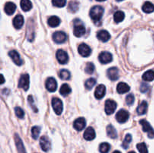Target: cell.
I'll return each instance as SVG.
<instances>
[{
	"label": "cell",
	"instance_id": "20",
	"mask_svg": "<svg viewBox=\"0 0 154 153\" xmlns=\"http://www.w3.org/2000/svg\"><path fill=\"white\" fill-rule=\"evenodd\" d=\"M96 137V132H95L94 129L92 127H89L86 129L85 132L84 134V138L86 140H93Z\"/></svg>",
	"mask_w": 154,
	"mask_h": 153
},
{
	"label": "cell",
	"instance_id": "48",
	"mask_svg": "<svg viewBox=\"0 0 154 153\" xmlns=\"http://www.w3.org/2000/svg\"><path fill=\"white\" fill-rule=\"evenodd\" d=\"M96 1H98V2H104V1H105V0H96Z\"/></svg>",
	"mask_w": 154,
	"mask_h": 153
},
{
	"label": "cell",
	"instance_id": "41",
	"mask_svg": "<svg viewBox=\"0 0 154 153\" xmlns=\"http://www.w3.org/2000/svg\"><path fill=\"white\" fill-rule=\"evenodd\" d=\"M94 70H95L94 64H93L92 62L87 63V66H86L85 68L86 73L89 74H93V72H94Z\"/></svg>",
	"mask_w": 154,
	"mask_h": 153
},
{
	"label": "cell",
	"instance_id": "17",
	"mask_svg": "<svg viewBox=\"0 0 154 153\" xmlns=\"http://www.w3.org/2000/svg\"><path fill=\"white\" fill-rule=\"evenodd\" d=\"M8 55H9V56L11 58L12 61H13L14 62L17 64V65H18V66L22 65L23 61H22V59H21L19 53H18L16 50L10 51V52H8Z\"/></svg>",
	"mask_w": 154,
	"mask_h": 153
},
{
	"label": "cell",
	"instance_id": "21",
	"mask_svg": "<svg viewBox=\"0 0 154 153\" xmlns=\"http://www.w3.org/2000/svg\"><path fill=\"white\" fill-rule=\"evenodd\" d=\"M97 38L102 42H107L111 38V34L106 30H100L97 33Z\"/></svg>",
	"mask_w": 154,
	"mask_h": 153
},
{
	"label": "cell",
	"instance_id": "18",
	"mask_svg": "<svg viewBox=\"0 0 154 153\" xmlns=\"http://www.w3.org/2000/svg\"><path fill=\"white\" fill-rule=\"evenodd\" d=\"M105 92H106V88H105V86L104 85H102V84H100V85H99L96 87V90H95V97L98 100L102 99L105 96Z\"/></svg>",
	"mask_w": 154,
	"mask_h": 153
},
{
	"label": "cell",
	"instance_id": "15",
	"mask_svg": "<svg viewBox=\"0 0 154 153\" xmlns=\"http://www.w3.org/2000/svg\"><path fill=\"white\" fill-rule=\"evenodd\" d=\"M14 141L15 144H16L17 149L18 153H26V152L25 147H24L23 143L22 140L20 139V137L19 136V135L17 134H14Z\"/></svg>",
	"mask_w": 154,
	"mask_h": 153
},
{
	"label": "cell",
	"instance_id": "25",
	"mask_svg": "<svg viewBox=\"0 0 154 153\" xmlns=\"http://www.w3.org/2000/svg\"><path fill=\"white\" fill-rule=\"evenodd\" d=\"M48 23L51 27H57L60 23V19L57 16H52L48 19Z\"/></svg>",
	"mask_w": 154,
	"mask_h": 153
},
{
	"label": "cell",
	"instance_id": "26",
	"mask_svg": "<svg viewBox=\"0 0 154 153\" xmlns=\"http://www.w3.org/2000/svg\"><path fill=\"white\" fill-rule=\"evenodd\" d=\"M143 11L147 14H150L154 11V4L150 2H146L142 6Z\"/></svg>",
	"mask_w": 154,
	"mask_h": 153
},
{
	"label": "cell",
	"instance_id": "37",
	"mask_svg": "<svg viewBox=\"0 0 154 153\" xmlns=\"http://www.w3.org/2000/svg\"><path fill=\"white\" fill-rule=\"evenodd\" d=\"M40 131H41V128L40 127H38V126H34V127L32 128L31 133H32V136L33 139L35 140L38 139L39 134H40Z\"/></svg>",
	"mask_w": 154,
	"mask_h": 153
},
{
	"label": "cell",
	"instance_id": "22",
	"mask_svg": "<svg viewBox=\"0 0 154 153\" xmlns=\"http://www.w3.org/2000/svg\"><path fill=\"white\" fill-rule=\"evenodd\" d=\"M23 22L24 19L22 15H17L13 20V26L17 29H20V28H22L23 25Z\"/></svg>",
	"mask_w": 154,
	"mask_h": 153
},
{
	"label": "cell",
	"instance_id": "24",
	"mask_svg": "<svg viewBox=\"0 0 154 153\" xmlns=\"http://www.w3.org/2000/svg\"><path fill=\"white\" fill-rule=\"evenodd\" d=\"M129 90H130V87L126 82H120L117 86V91L119 94H124L129 92Z\"/></svg>",
	"mask_w": 154,
	"mask_h": 153
},
{
	"label": "cell",
	"instance_id": "12",
	"mask_svg": "<svg viewBox=\"0 0 154 153\" xmlns=\"http://www.w3.org/2000/svg\"><path fill=\"white\" fill-rule=\"evenodd\" d=\"M99 60L102 64H108L112 62L113 56L110 52H102L99 54Z\"/></svg>",
	"mask_w": 154,
	"mask_h": 153
},
{
	"label": "cell",
	"instance_id": "28",
	"mask_svg": "<svg viewBox=\"0 0 154 153\" xmlns=\"http://www.w3.org/2000/svg\"><path fill=\"white\" fill-rule=\"evenodd\" d=\"M107 134L109 137L112 138V139H115L117 136V133L116 129L114 128V126H112L111 124H109L107 127Z\"/></svg>",
	"mask_w": 154,
	"mask_h": 153
},
{
	"label": "cell",
	"instance_id": "50",
	"mask_svg": "<svg viewBox=\"0 0 154 153\" xmlns=\"http://www.w3.org/2000/svg\"><path fill=\"white\" fill-rule=\"evenodd\" d=\"M116 1H117V2H121V1H123V0H116Z\"/></svg>",
	"mask_w": 154,
	"mask_h": 153
},
{
	"label": "cell",
	"instance_id": "34",
	"mask_svg": "<svg viewBox=\"0 0 154 153\" xmlns=\"http://www.w3.org/2000/svg\"><path fill=\"white\" fill-rule=\"evenodd\" d=\"M132 136H131V134H126V136H125L124 140H123V143H122V147H123V148H127L128 147H129L130 142H132Z\"/></svg>",
	"mask_w": 154,
	"mask_h": 153
},
{
	"label": "cell",
	"instance_id": "33",
	"mask_svg": "<svg viewBox=\"0 0 154 153\" xmlns=\"http://www.w3.org/2000/svg\"><path fill=\"white\" fill-rule=\"evenodd\" d=\"M60 77L61 78L62 80H69L71 77L70 72L68 70H66V69H63V70H60Z\"/></svg>",
	"mask_w": 154,
	"mask_h": 153
},
{
	"label": "cell",
	"instance_id": "43",
	"mask_svg": "<svg viewBox=\"0 0 154 153\" xmlns=\"http://www.w3.org/2000/svg\"><path fill=\"white\" fill-rule=\"evenodd\" d=\"M28 102H29V104L30 107L32 108V110L35 112H37L38 109L36 108L35 105L34 104V100H33V97L32 95H29L28 97Z\"/></svg>",
	"mask_w": 154,
	"mask_h": 153
},
{
	"label": "cell",
	"instance_id": "30",
	"mask_svg": "<svg viewBox=\"0 0 154 153\" xmlns=\"http://www.w3.org/2000/svg\"><path fill=\"white\" fill-rule=\"evenodd\" d=\"M143 80L146 82H150L154 80V71L153 70H149L146 71L145 73L143 74L142 76Z\"/></svg>",
	"mask_w": 154,
	"mask_h": 153
},
{
	"label": "cell",
	"instance_id": "49",
	"mask_svg": "<svg viewBox=\"0 0 154 153\" xmlns=\"http://www.w3.org/2000/svg\"><path fill=\"white\" fill-rule=\"evenodd\" d=\"M129 153H135V152L132 151V152H129Z\"/></svg>",
	"mask_w": 154,
	"mask_h": 153
},
{
	"label": "cell",
	"instance_id": "23",
	"mask_svg": "<svg viewBox=\"0 0 154 153\" xmlns=\"http://www.w3.org/2000/svg\"><path fill=\"white\" fill-rule=\"evenodd\" d=\"M16 4L14 3L11 2H8L5 4L4 10L5 12L8 15H12L16 10Z\"/></svg>",
	"mask_w": 154,
	"mask_h": 153
},
{
	"label": "cell",
	"instance_id": "46",
	"mask_svg": "<svg viewBox=\"0 0 154 153\" xmlns=\"http://www.w3.org/2000/svg\"><path fill=\"white\" fill-rule=\"evenodd\" d=\"M5 82V79L4 76L0 74V84H3Z\"/></svg>",
	"mask_w": 154,
	"mask_h": 153
},
{
	"label": "cell",
	"instance_id": "40",
	"mask_svg": "<svg viewBox=\"0 0 154 153\" xmlns=\"http://www.w3.org/2000/svg\"><path fill=\"white\" fill-rule=\"evenodd\" d=\"M54 6L57 8H63L66 5V0H52Z\"/></svg>",
	"mask_w": 154,
	"mask_h": 153
},
{
	"label": "cell",
	"instance_id": "5",
	"mask_svg": "<svg viewBox=\"0 0 154 153\" xmlns=\"http://www.w3.org/2000/svg\"><path fill=\"white\" fill-rule=\"evenodd\" d=\"M86 32V28L84 27V26L81 23V21H79L78 23L75 22V27H74L73 29V33L75 34V36L76 37L80 38L82 37Z\"/></svg>",
	"mask_w": 154,
	"mask_h": 153
},
{
	"label": "cell",
	"instance_id": "9",
	"mask_svg": "<svg viewBox=\"0 0 154 153\" xmlns=\"http://www.w3.org/2000/svg\"><path fill=\"white\" fill-rule=\"evenodd\" d=\"M67 38V35L63 32H56L53 34V39L54 42L57 44H63L64 43Z\"/></svg>",
	"mask_w": 154,
	"mask_h": 153
},
{
	"label": "cell",
	"instance_id": "4",
	"mask_svg": "<svg viewBox=\"0 0 154 153\" xmlns=\"http://www.w3.org/2000/svg\"><path fill=\"white\" fill-rule=\"evenodd\" d=\"M52 106L54 112L57 115H60L63 110V104L62 100L58 98H54L52 99Z\"/></svg>",
	"mask_w": 154,
	"mask_h": 153
},
{
	"label": "cell",
	"instance_id": "14",
	"mask_svg": "<svg viewBox=\"0 0 154 153\" xmlns=\"http://www.w3.org/2000/svg\"><path fill=\"white\" fill-rule=\"evenodd\" d=\"M78 52L84 57H87L91 54V49L86 44H81L78 46Z\"/></svg>",
	"mask_w": 154,
	"mask_h": 153
},
{
	"label": "cell",
	"instance_id": "35",
	"mask_svg": "<svg viewBox=\"0 0 154 153\" xmlns=\"http://www.w3.org/2000/svg\"><path fill=\"white\" fill-rule=\"evenodd\" d=\"M110 148H111V146L108 142H102L99 146V152H100V153H108Z\"/></svg>",
	"mask_w": 154,
	"mask_h": 153
},
{
	"label": "cell",
	"instance_id": "2",
	"mask_svg": "<svg viewBox=\"0 0 154 153\" xmlns=\"http://www.w3.org/2000/svg\"><path fill=\"white\" fill-rule=\"evenodd\" d=\"M140 124L142 126V129L144 132L147 134V136L149 138H154V130L151 127L150 123L145 119H141L140 121Z\"/></svg>",
	"mask_w": 154,
	"mask_h": 153
},
{
	"label": "cell",
	"instance_id": "36",
	"mask_svg": "<svg viewBox=\"0 0 154 153\" xmlns=\"http://www.w3.org/2000/svg\"><path fill=\"white\" fill-rule=\"evenodd\" d=\"M78 7H79V4L78 2L75 1L70 2L69 4V10L72 13H75L77 10H78Z\"/></svg>",
	"mask_w": 154,
	"mask_h": 153
},
{
	"label": "cell",
	"instance_id": "45",
	"mask_svg": "<svg viewBox=\"0 0 154 153\" xmlns=\"http://www.w3.org/2000/svg\"><path fill=\"white\" fill-rule=\"evenodd\" d=\"M148 88H149V86L147 85V83H145V82H143V83L141 85V88H140V89H141V92H146L148 90Z\"/></svg>",
	"mask_w": 154,
	"mask_h": 153
},
{
	"label": "cell",
	"instance_id": "44",
	"mask_svg": "<svg viewBox=\"0 0 154 153\" xmlns=\"http://www.w3.org/2000/svg\"><path fill=\"white\" fill-rule=\"evenodd\" d=\"M134 101H135V97L132 94H128L126 98V102L127 104V105L130 106V105H132L134 104Z\"/></svg>",
	"mask_w": 154,
	"mask_h": 153
},
{
	"label": "cell",
	"instance_id": "42",
	"mask_svg": "<svg viewBox=\"0 0 154 153\" xmlns=\"http://www.w3.org/2000/svg\"><path fill=\"white\" fill-rule=\"evenodd\" d=\"M15 114H16L17 116L20 118H23L24 117V111L22 108H20V106H17L14 109Z\"/></svg>",
	"mask_w": 154,
	"mask_h": 153
},
{
	"label": "cell",
	"instance_id": "11",
	"mask_svg": "<svg viewBox=\"0 0 154 153\" xmlns=\"http://www.w3.org/2000/svg\"><path fill=\"white\" fill-rule=\"evenodd\" d=\"M26 37L29 41H32L35 38V29H34V24H33L32 20H29V23L27 25L26 29Z\"/></svg>",
	"mask_w": 154,
	"mask_h": 153
},
{
	"label": "cell",
	"instance_id": "31",
	"mask_svg": "<svg viewBox=\"0 0 154 153\" xmlns=\"http://www.w3.org/2000/svg\"><path fill=\"white\" fill-rule=\"evenodd\" d=\"M71 92H72V89H71L70 86H69L68 84H63V85H62V86L60 87V92L63 96L69 95L71 93Z\"/></svg>",
	"mask_w": 154,
	"mask_h": 153
},
{
	"label": "cell",
	"instance_id": "6",
	"mask_svg": "<svg viewBox=\"0 0 154 153\" xmlns=\"http://www.w3.org/2000/svg\"><path fill=\"white\" fill-rule=\"evenodd\" d=\"M117 108V103L111 99H108L106 100L105 104V110L108 115H111L114 113Z\"/></svg>",
	"mask_w": 154,
	"mask_h": 153
},
{
	"label": "cell",
	"instance_id": "32",
	"mask_svg": "<svg viewBox=\"0 0 154 153\" xmlns=\"http://www.w3.org/2000/svg\"><path fill=\"white\" fill-rule=\"evenodd\" d=\"M125 18V14L123 13L121 10H118V11L116 12L114 15V22L118 23V22H121L122 21L124 20Z\"/></svg>",
	"mask_w": 154,
	"mask_h": 153
},
{
	"label": "cell",
	"instance_id": "3",
	"mask_svg": "<svg viewBox=\"0 0 154 153\" xmlns=\"http://www.w3.org/2000/svg\"><path fill=\"white\" fill-rule=\"evenodd\" d=\"M18 87L27 91L29 88V76L27 74L21 75L18 82Z\"/></svg>",
	"mask_w": 154,
	"mask_h": 153
},
{
	"label": "cell",
	"instance_id": "19",
	"mask_svg": "<svg viewBox=\"0 0 154 153\" xmlns=\"http://www.w3.org/2000/svg\"><path fill=\"white\" fill-rule=\"evenodd\" d=\"M73 126H74V128H75V130H78V131H81V130H82L86 126L85 118H83V117L77 118V119L74 122Z\"/></svg>",
	"mask_w": 154,
	"mask_h": 153
},
{
	"label": "cell",
	"instance_id": "47",
	"mask_svg": "<svg viewBox=\"0 0 154 153\" xmlns=\"http://www.w3.org/2000/svg\"><path fill=\"white\" fill-rule=\"evenodd\" d=\"M113 153H121V152H120V151H118V150H116V151H114Z\"/></svg>",
	"mask_w": 154,
	"mask_h": 153
},
{
	"label": "cell",
	"instance_id": "51",
	"mask_svg": "<svg viewBox=\"0 0 154 153\" xmlns=\"http://www.w3.org/2000/svg\"><path fill=\"white\" fill-rule=\"evenodd\" d=\"M153 39H154V35H153Z\"/></svg>",
	"mask_w": 154,
	"mask_h": 153
},
{
	"label": "cell",
	"instance_id": "27",
	"mask_svg": "<svg viewBox=\"0 0 154 153\" xmlns=\"http://www.w3.org/2000/svg\"><path fill=\"white\" fill-rule=\"evenodd\" d=\"M20 7L23 11H29L32 8V4L30 0H21Z\"/></svg>",
	"mask_w": 154,
	"mask_h": 153
},
{
	"label": "cell",
	"instance_id": "13",
	"mask_svg": "<svg viewBox=\"0 0 154 153\" xmlns=\"http://www.w3.org/2000/svg\"><path fill=\"white\" fill-rule=\"evenodd\" d=\"M40 146L44 152H48L51 148V142L49 138L46 136H43L40 139Z\"/></svg>",
	"mask_w": 154,
	"mask_h": 153
},
{
	"label": "cell",
	"instance_id": "8",
	"mask_svg": "<svg viewBox=\"0 0 154 153\" xmlns=\"http://www.w3.org/2000/svg\"><path fill=\"white\" fill-rule=\"evenodd\" d=\"M129 112H128L126 110H123V109L119 110L118 112H117V113L116 114V118H117V121L118 122L121 123V124L126 122L128 120V118H129Z\"/></svg>",
	"mask_w": 154,
	"mask_h": 153
},
{
	"label": "cell",
	"instance_id": "7",
	"mask_svg": "<svg viewBox=\"0 0 154 153\" xmlns=\"http://www.w3.org/2000/svg\"><path fill=\"white\" fill-rule=\"evenodd\" d=\"M56 56H57V58L59 62L62 64H66L68 62V61H69V56H68L67 52L63 50H57Z\"/></svg>",
	"mask_w": 154,
	"mask_h": 153
},
{
	"label": "cell",
	"instance_id": "39",
	"mask_svg": "<svg viewBox=\"0 0 154 153\" xmlns=\"http://www.w3.org/2000/svg\"><path fill=\"white\" fill-rule=\"evenodd\" d=\"M137 148L139 151L140 153H148V150H147V146L144 142H141L137 145Z\"/></svg>",
	"mask_w": 154,
	"mask_h": 153
},
{
	"label": "cell",
	"instance_id": "16",
	"mask_svg": "<svg viewBox=\"0 0 154 153\" xmlns=\"http://www.w3.org/2000/svg\"><path fill=\"white\" fill-rule=\"evenodd\" d=\"M107 75H108V77L111 80H117L119 78V76H120V75H119L118 68L116 67L110 68L108 70V72H107Z\"/></svg>",
	"mask_w": 154,
	"mask_h": 153
},
{
	"label": "cell",
	"instance_id": "38",
	"mask_svg": "<svg viewBox=\"0 0 154 153\" xmlns=\"http://www.w3.org/2000/svg\"><path fill=\"white\" fill-rule=\"evenodd\" d=\"M96 79L94 78H90V79L87 80L85 82V87L87 89H92L93 87L96 85Z\"/></svg>",
	"mask_w": 154,
	"mask_h": 153
},
{
	"label": "cell",
	"instance_id": "1",
	"mask_svg": "<svg viewBox=\"0 0 154 153\" xmlns=\"http://www.w3.org/2000/svg\"><path fill=\"white\" fill-rule=\"evenodd\" d=\"M104 14V8L102 6L96 5L94 7L90 9V18L92 19V20L96 23V22H99V21L102 19V16H103Z\"/></svg>",
	"mask_w": 154,
	"mask_h": 153
},
{
	"label": "cell",
	"instance_id": "10",
	"mask_svg": "<svg viewBox=\"0 0 154 153\" xmlns=\"http://www.w3.org/2000/svg\"><path fill=\"white\" fill-rule=\"evenodd\" d=\"M45 86L48 91L51 92H54L57 88V80L54 77L48 78V80H46V83H45Z\"/></svg>",
	"mask_w": 154,
	"mask_h": 153
},
{
	"label": "cell",
	"instance_id": "29",
	"mask_svg": "<svg viewBox=\"0 0 154 153\" xmlns=\"http://www.w3.org/2000/svg\"><path fill=\"white\" fill-rule=\"evenodd\" d=\"M147 110V103L146 101H142L137 108V112L138 115H144L146 113Z\"/></svg>",
	"mask_w": 154,
	"mask_h": 153
}]
</instances>
